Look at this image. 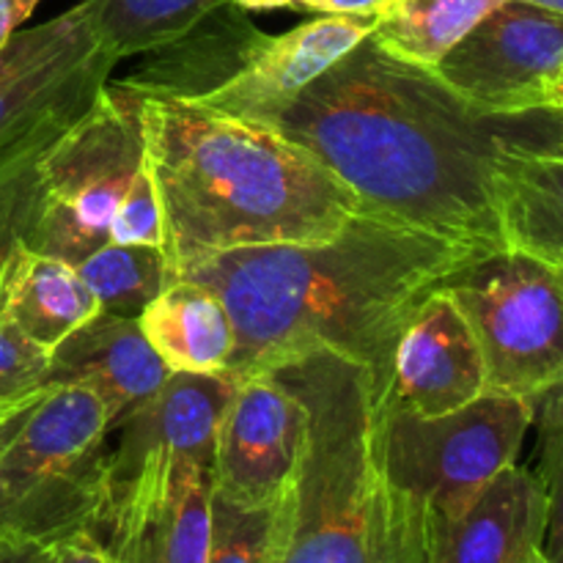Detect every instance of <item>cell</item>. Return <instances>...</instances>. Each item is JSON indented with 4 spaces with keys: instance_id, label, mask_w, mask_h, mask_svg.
I'll use <instances>...</instances> for the list:
<instances>
[{
    "instance_id": "6da1fadb",
    "label": "cell",
    "mask_w": 563,
    "mask_h": 563,
    "mask_svg": "<svg viewBox=\"0 0 563 563\" xmlns=\"http://www.w3.org/2000/svg\"><path fill=\"white\" fill-rule=\"evenodd\" d=\"M258 124L324 165L363 212L484 256L504 253L495 192L511 154L563 146V110L482 115L372 36Z\"/></svg>"
},
{
    "instance_id": "7a4b0ae2",
    "label": "cell",
    "mask_w": 563,
    "mask_h": 563,
    "mask_svg": "<svg viewBox=\"0 0 563 563\" xmlns=\"http://www.w3.org/2000/svg\"><path fill=\"white\" fill-rule=\"evenodd\" d=\"M487 258L473 247L361 212L311 245H262L179 269L218 295L234 324L229 377L313 352L366 366L383 390L401 328L451 275Z\"/></svg>"
},
{
    "instance_id": "3957f363",
    "label": "cell",
    "mask_w": 563,
    "mask_h": 563,
    "mask_svg": "<svg viewBox=\"0 0 563 563\" xmlns=\"http://www.w3.org/2000/svg\"><path fill=\"white\" fill-rule=\"evenodd\" d=\"M141 119L170 278L240 247L333 240L363 212L324 165L258 121L154 97Z\"/></svg>"
},
{
    "instance_id": "277c9868",
    "label": "cell",
    "mask_w": 563,
    "mask_h": 563,
    "mask_svg": "<svg viewBox=\"0 0 563 563\" xmlns=\"http://www.w3.org/2000/svg\"><path fill=\"white\" fill-rule=\"evenodd\" d=\"M273 372L306 407V443L280 500L275 563H423L374 473L372 372L333 352L295 357Z\"/></svg>"
},
{
    "instance_id": "5b68a950",
    "label": "cell",
    "mask_w": 563,
    "mask_h": 563,
    "mask_svg": "<svg viewBox=\"0 0 563 563\" xmlns=\"http://www.w3.org/2000/svg\"><path fill=\"white\" fill-rule=\"evenodd\" d=\"M533 421L537 401L498 394L432 418L374 407V473L396 526L421 555L429 526L460 515L517 462Z\"/></svg>"
},
{
    "instance_id": "8992f818",
    "label": "cell",
    "mask_w": 563,
    "mask_h": 563,
    "mask_svg": "<svg viewBox=\"0 0 563 563\" xmlns=\"http://www.w3.org/2000/svg\"><path fill=\"white\" fill-rule=\"evenodd\" d=\"M110 504V427L80 385L49 388L0 454V531L55 544L102 533Z\"/></svg>"
},
{
    "instance_id": "52a82bcc",
    "label": "cell",
    "mask_w": 563,
    "mask_h": 563,
    "mask_svg": "<svg viewBox=\"0 0 563 563\" xmlns=\"http://www.w3.org/2000/svg\"><path fill=\"white\" fill-rule=\"evenodd\" d=\"M143 97L108 80L38 159V212L25 245L80 264L108 245L110 218L143 165Z\"/></svg>"
},
{
    "instance_id": "ba28073f",
    "label": "cell",
    "mask_w": 563,
    "mask_h": 563,
    "mask_svg": "<svg viewBox=\"0 0 563 563\" xmlns=\"http://www.w3.org/2000/svg\"><path fill=\"white\" fill-rule=\"evenodd\" d=\"M440 289L476 335L487 394L537 401L561 385L563 273L520 253H495Z\"/></svg>"
},
{
    "instance_id": "9c48e42d",
    "label": "cell",
    "mask_w": 563,
    "mask_h": 563,
    "mask_svg": "<svg viewBox=\"0 0 563 563\" xmlns=\"http://www.w3.org/2000/svg\"><path fill=\"white\" fill-rule=\"evenodd\" d=\"M119 60L93 27L88 3L0 47V165L47 148L97 99Z\"/></svg>"
},
{
    "instance_id": "30bf717a",
    "label": "cell",
    "mask_w": 563,
    "mask_h": 563,
    "mask_svg": "<svg viewBox=\"0 0 563 563\" xmlns=\"http://www.w3.org/2000/svg\"><path fill=\"white\" fill-rule=\"evenodd\" d=\"M429 69L482 115L563 110V16L506 0Z\"/></svg>"
},
{
    "instance_id": "8fae6325",
    "label": "cell",
    "mask_w": 563,
    "mask_h": 563,
    "mask_svg": "<svg viewBox=\"0 0 563 563\" xmlns=\"http://www.w3.org/2000/svg\"><path fill=\"white\" fill-rule=\"evenodd\" d=\"M306 443V407L273 372L245 374L218 421L212 489L245 506L284 498Z\"/></svg>"
},
{
    "instance_id": "7c38bea8",
    "label": "cell",
    "mask_w": 563,
    "mask_h": 563,
    "mask_svg": "<svg viewBox=\"0 0 563 563\" xmlns=\"http://www.w3.org/2000/svg\"><path fill=\"white\" fill-rule=\"evenodd\" d=\"M487 394L484 357L471 324L443 289H434L401 328L377 410L432 418Z\"/></svg>"
},
{
    "instance_id": "4fadbf2b",
    "label": "cell",
    "mask_w": 563,
    "mask_h": 563,
    "mask_svg": "<svg viewBox=\"0 0 563 563\" xmlns=\"http://www.w3.org/2000/svg\"><path fill=\"white\" fill-rule=\"evenodd\" d=\"M207 465L179 460L146 471L110 504L102 537L119 563H207Z\"/></svg>"
},
{
    "instance_id": "5bb4252c",
    "label": "cell",
    "mask_w": 563,
    "mask_h": 563,
    "mask_svg": "<svg viewBox=\"0 0 563 563\" xmlns=\"http://www.w3.org/2000/svg\"><path fill=\"white\" fill-rule=\"evenodd\" d=\"M234 385L229 374L170 372L163 388L113 429L119 440L110 445V504L141 473L170 462L190 460L212 467L214 432Z\"/></svg>"
},
{
    "instance_id": "9a60e30c",
    "label": "cell",
    "mask_w": 563,
    "mask_h": 563,
    "mask_svg": "<svg viewBox=\"0 0 563 563\" xmlns=\"http://www.w3.org/2000/svg\"><path fill=\"white\" fill-rule=\"evenodd\" d=\"M555 528V495L531 467L511 462L451 520L423 533V563H526Z\"/></svg>"
},
{
    "instance_id": "2e32d148",
    "label": "cell",
    "mask_w": 563,
    "mask_h": 563,
    "mask_svg": "<svg viewBox=\"0 0 563 563\" xmlns=\"http://www.w3.org/2000/svg\"><path fill=\"white\" fill-rule=\"evenodd\" d=\"M374 27V16H313L280 36H269L245 69L196 104L234 119L262 121L372 36Z\"/></svg>"
},
{
    "instance_id": "e0dca14e",
    "label": "cell",
    "mask_w": 563,
    "mask_h": 563,
    "mask_svg": "<svg viewBox=\"0 0 563 563\" xmlns=\"http://www.w3.org/2000/svg\"><path fill=\"white\" fill-rule=\"evenodd\" d=\"M168 374L137 319L97 311L49 352L44 388L80 385L91 390L113 432L163 388Z\"/></svg>"
},
{
    "instance_id": "ac0fdd59",
    "label": "cell",
    "mask_w": 563,
    "mask_h": 563,
    "mask_svg": "<svg viewBox=\"0 0 563 563\" xmlns=\"http://www.w3.org/2000/svg\"><path fill=\"white\" fill-rule=\"evenodd\" d=\"M267 38L247 11L225 0L181 36L141 53V64L119 82L143 97L196 104L245 69Z\"/></svg>"
},
{
    "instance_id": "d6986e66",
    "label": "cell",
    "mask_w": 563,
    "mask_h": 563,
    "mask_svg": "<svg viewBox=\"0 0 563 563\" xmlns=\"http://www.w3.org/2000/svg\"><path fill=\"white\" fill-rule=\"evenodd\" d=\"M97 311L75 264L33 251L25 242L14 247L0 273V319L16 333L49 355Z\"/></svg>"
},
{
    "instance_id": "ffe728a7",
    "label": "cell",
    "mask_w": 563,
    "mask_h": 563,
    "mask_svg": "<svg viewBox=\"0 0 563 563\" xmlns=\"http://www.w3.org/2000/svg\"><path fill=\"white\" fill-rule=\"evenodd\" d=\"M495 207L504 253L563 273V146L511 154L498 176Z\"/></svg>"
},
{
    "instance_id": "44dd1931",
    "label": "cell",
    "mask_w": 563,
    "mask_h": 563,
    "mask_svg": "<svg viewBox=\"0 0 563 563\" xmlns=\"http://www.w3.org/2000/svg\"><path fill=\"white\" fill-rule=\"evenodd\" d=\"M168 372L229 374L236 335L223 302L190 278H170L137 317Z\"/></svg>"
},
{
    "instance_id": "7402d4cb",
    "label": "cell",
    "mask_w": 563,
    "mask_h": 563,
    "mask_svg": "<svg viewBox=\"0 0 563 563\" xmlns=\"http://www.w3.org/2000/svg\"><path fill=\"white\" fill-rule=\"evenodd\" d=\"M500 3L506 0H396L372 38L396 58L429 69Z\"/></svg>"
},
{
    "instance_id": "603a6c76",
    "label": "cell",
    "mask_w": 563,
    "mask_h": 563,
    "mask_svg": "<svg viewBox=\"0 0 563 563\" xmlns=\"http://www.w3.org/2000/svg\"><path fill=\"white\" fill-rule=\"evenodd\" d=\"M93 27L115 60L181 36L225 0H86Z\"/></svg>"
},
{
    "instance_id": "cb8c5ba5",
    "label": "cell",
    "mask_w": 563,
    "mask_h": 563,
    "mask_svg": "<svg viewBox=\"0 0 563 563\" xmlns=\"http://www.w3.org/2000/svg\"><path fill=\"white\" fill-rule=\"evenodd\" d=\"M75 267L99 311L126 319L141 317L170 280L168 258L159 247L108 242Z\"/></svg>"
},
{
    "instance_id": "d4e9b609",
    "label": "cell",
    "mask_w": 563,
    "mask_h": 563,
    "mask_svg": "<svg viewBox=\"0 0 563 563\" xmlns=\"http://www.w3.org/2000/svg\"><path fill=\"white\" fill-rule=\"evenodd\" d=\"M280 500L245 506L209 487L207 563H275Z\"/></svg>"
},
{
    "instance_id": "484cf974",
    "label": "cell",
    "mask_w": 563,
    "mask_h": 563,
    "mask_svg": "<svg viewBox=\"0 0 563 563\" xmlns=\"http://www.w3.org/2000/svg\"><path fill=\"white\" fill-rule=\"evenodd\" d=\"M44 148L0 165V273L27 240L38 212V159Z\"/></svg>"
},
{
    "instance_id": "4316f807",
    "label": "cell",
    "mask_w": 563,
    "mask_h": 563,
    "mask_svg": "<svg viewBox=\"0 0 563 563\" xmlns=\"http://www.w3.org/2000/svg\"><path fill=\"white\" fill-rule=\"evenodd\" d=\"M47 352L0 319V416L47 394Z\"/></svg>"
},
{
    "instance_id": "83f0119b",
    "label": "cell",
    "mask_w": 563,
    "mask_h": 563,
    "mask_svg": "<svg viewBox=\"0 0 563 563\" xmlns=\"http://www.w3.org/2000/svg\"><path fill=\"white\" fill-rule=\"evenodd\" d=\"M108 242L113 245H143L163 251V220H159L157 192H154L152 174H148L146 157L132 176L124 198L110 218Z\"/></svg>"
},
{
    "instance_id": "f1b7e54d",
    "label": "cell",
    "mask_w": 563,
    "mask_h": 563,
    "mask_svg": "<svg viewBox=\"0 0 563 563\" xmlns=\"http://www.w3.org/2000/svg\"><path fill=\"white\" fill-rule=\"evenodd\" d=\"M47 563H119V559L104 542L102 533H97L93 528H82V531L58 539L49 548Z\"/></svg>"
},
{
    "instance_id": "f546056e",
    "label": "cell",
    "mask_w": 563,
    "mask_h": 563,
    "mask_svg": "<svg viewBox=\"0 0 563 563\" xmlns=\"http://www.w3.org/2000/svg\"><path fill=\"white\" fill-rule=\"evenodd\" d=\"M396 0H291V9L311 11V14H344V16H379Z\"/></svg>"
},
{
    "instance_id": "4dcf8cb0",
    "label": "cell",
    "mask_w": 563,
    "mask_h": 563,
    "mask_svg": "<svg viewBox=\"0 0 563 563\" xmlns=\"http://www.w3.org/2000/svg\"><path fill=\"white\" fill-rule=\"evenodd\" d=\"M53 544L0 531V563H47Z\"/></svg>"
},
{
    "instance_id": "1f68e13d",
    "label": "cell",
    "mask_w": 563,
    "mask_h": 563,
    "mask_svg": "<svg viewBox=\"0 0 563 563\" xmlns=\"http://www.w3.org/2000/svg\"><path fill=\"white\" fill-rule=\"evenodd\" d=\"M42 0H0V47L22 27Z\"/></svg>"
},
{
    "instance_id": "d6a6232c",
    "label": "cell",
    "mask_w": 563,
    "mask_h": 563,
    "mask_svg": "<svg viewBox=\"0 0 563 563\" xmlns=\"http://www.w3.org/2000/svg\"><path fill=\"white\" fill-rule=\"evenodd\" d=\"M38 399H42V396H38ZM36 401H31V405L20 407V410H11V412H3V416H0V454H3L5 445L11 443V438H14L16 429L22 427V421H25L27 412H31V407L36 405Z\"/></svg>"
},
{
    "instance_id": "836d02e7",
    "label": "cell",
    "mask_w": 563,
    "mask_h": 563,
    "mask_svg": "<svg viewBox=\"0 0 563 563\" xmlns=\"http://www.w3.org/2000/svg\"><path fill=\"white\" fill-rule=\"evenodd\" d=\"M242 11H269V9H291V0H231Z\"/></svg>"
},
{
    "instance_id": "e575fe53",
    "label": "cell",
    "mask_w": 563,
    "mask_h": 563,
    "mask_svg": "<svg viewBox=\"0 0 563 563\" xmlns=\"http://www.w3.org/2000/svg\"><path fill=\"white\" fill-rule=\"evenodd\" d=\"M511 3L531 5V9H542V11H550V14L563 16V0H511Z\"/></svg>"
},
{
    "instance_id": "d590c367",
    "label": "cell",
    "mask_w": 563,
    "mask_h": 563,
    "mask_svg": "<svg viewBox=\"0 0 563 563\" xmlns=\"http://www.w3.org/2000/svg\"><path fill=\"white\" fill-rule=\"evenodd\" d=\"M526 563H559V561H555L553 555H548V553H544V550H537V553H531V555H528Z\"/></svg>"
}]
</instances>
